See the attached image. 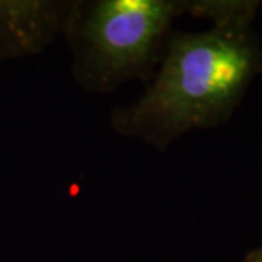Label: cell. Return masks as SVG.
<instances>
[{
    "label": "cell",
    "mask_w": 262,
    "mask_h": 262,
    "mask_svg": "<svg viewBox=\"0 0 262 262\" xmlns=\"http://www.w3.org/2000/svg\"><path fill=\"white\" fill-rule=\"evenodd\" d=\"M256 10L255 2H189L188 12L213 27L170 35L144 94L111 114L114 131L166 150L188 131L227 121L261 72Z\"/></svg>",
    "instance_id": "cell-1"
},
{
    "label": "cell",
    "mask_w": 262,
    "mask_h": 262,
    "mask_svg": "<svg viewBox=\"0 0 262 262\" xmlns=\"http://www.w3.org/2000/svg\"><path fill=\"white\" fill-rule=\"evenodd\" d=\"M189 9L181 0L73 2L64 28L73 79L88 92H111L155 73L173 19Z\"/></svg>",
    "instance_id": "cell-2"
},
{
    "label": "cell",
    "mask_w": 262,
    "mask_h": 262,
    "mask_svg": "<svg viewBox=\"0 0 262 262\" xmlns=\"http://www.w3.org/2000/svg\"><path fill=\"white\" fill-rule=\"evenodd\" d=\"M73 2H0V60L38 54L64 32Z\"/></svg>",
    "instance_id": "cell-3"
},
{
    "label": "cell",
    "mask_w": 262,
    "mask_h": 262,
    "mask_svg": "<svg viewBox=\"0 0 262 262\" xmlns=\"http://www.w3.org/2000/svg\"><path fill=\"white\" fill-rule=\"evenodd\" d=\"M246 262H262V248L256 249V251H253L252 253H249V256H248Z\"/></svg>",
    "instance_id": "cell-4"
}]
</instances>
